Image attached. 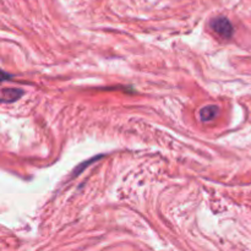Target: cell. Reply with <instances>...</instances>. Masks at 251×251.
<instances>
[{
    "instance_id": "cell-3",
    "label": "cell",
    "mask_w": 251,
    "mask_h": 251,
    "mask_svg": "<svg viewBox=\"0 0 251 251\" xmlns=\"http://www.w3.org/2000/svg\"><path fill=\"white\" fill-rule=\"evenodd\" d=\"M22 95V91L16 88H10V90L2 91V102H14L20 96Z\"/></svg>"
},
{
    "instance_id": "cell-1",
    "label": "cell",
    "mask_w": 251,
    "mask_h": 251,
    "mask_svg": "<svg viewBox=\"0 0 251 251\" xmlns=\"http://www.w3.org/2000/svg\"><path fill=\"white\" fill-rule=\"evenodd\" d=\"M211 27L217 34H220L223 38H229L233 34V26L227 17H216L211 21Z\"/></svg>"
},
{
    "instance_id": "cell-2",
    "label": "cell",
    "mask_w": 251,
    "mask_h": 251,
    "mask_svg": "<svg viewBox=\"0 0 251 251\" xmlns=\"http://www.w3.org/2000/svg\"><path fill=\"white\" fill-rule=\"evenodd\" d=\"M218 114V107L217 105H207V107H203L200 110V118L202 122H210L213 120Z\"/></svg>"
}]
</instances>
